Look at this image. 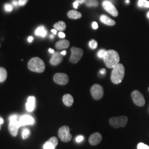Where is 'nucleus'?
<instances>
[{"label":"nucleus","instance_id":"nucleus-1","mask_svg":"<svg viewBox=\"0 0 149 149\" xmlns=\"http://www.w3.org/2000/svg\"><path fill=\"white\" fill-rule=\"evenodd\" d=\"M103 59L107 68L113 69L119 64L120 57L116 50H109L107 51Z\"/></svg>","mask_w":149,"mask_h":149},{"label":"nucleus","instance_id":"nucleus-2","mask_svg":"<svg viewBox=\"0 0 149 149\" xmlns=\"http://www.w3.org/2000/svg\"><path fill=\"white\" fill-rule=\"evenodd\" d=\"M125 75V68L123 64H117L112 70L111 79L114 84H119L122 82Z\"/></svg>","mask_w":149,"mask_h":149},{"label":"nucleus","instance_id":"nucleus-3","mask_svg":"<svg viewBox=\"0 0 149 149\" xmlns=\"http://www.w3.org/2000/svg\"><path fill=\"white\" fill-rule=\"evenodd\" d=\"M28 67L31 71L38 73H42L45 69L44 62L43 60L38 57L33 58L31 59L28 63Z\"/></svg>","mask_w":149,"mask_h":149},{"label":"nucleus","instance_id":"nucleus-4","mask_svg":"<svg viewBox=\"0 0 149 149\" xmlns=\"http://www.w3.org/2000/svg\"><path fill=\"white\" fill-rule=\"evenodd\" d=\"M9 131L13 136H16L17 135L19 128L21 127L19 120H18V116L16 114L12 115L9 118Z\"/></svg>","mask_w":149,"mask_h":149},{"label":"nucleus","instance_id":"nucleus-5","mask_svg":"<svg viewBox=\"0 0 149 149\" xmlns=\"http://www.w3.org/2000/svg\"><path fill=\"white\" fill-rule=\"evenodd\" d=\"M128 118L126 116L112 117L109 119V124L113 128L124 127L128 122Z\"/></svg>","mask_w":149,"mask_h":149},{"label":"nucleus","instance_id":"nucleus-6","mask_svg":"<svg viewBox=\"0 0 149 149\" xmlns=\"http://www.w3.org/2000/svg\"><path fill=\"white\" fill-rule=\"evenodd\" d=\"M58 136L60 139L65 143L69 142L72 139V135L70 133V128L67 125H64L59 129Z\"/></svg>","mask_w":149,"mask_h":149},{"label":"nucleus","instance_id":"nucleus-7","mask_svg":"<svg viewBox=\"0 0 149 149\" xmlns=\"http://www.w3.org/2000/svg\"><path fill=\"white\" fill-rule=\"evenodd\" d=\"M71 55L70 58V61L72 63H77L80 61L84 55V51L81 48L73 47L71 48Z\"/></svg>","mask_w":149,"mask_h":149},{"label":"nucleus","instance_id":"nucleus-8","mask_svg":"<svg viewBox=\"0 0 149 149\" xmlns=\"http://www.w3.org/2000/svg\"><path fill=\"white\" fill-rule=\"evenodd\" d=\"M91 93L95 100H101L104 95L103 88L100 85L95 84L91 88Z\"/></svg>","mask_w":149,"mask_h":149},{"label":"nucleus","instance_id":"nucleus-9","mask_svg":"<svg viewBox=\"0 0 149 149\" xmlns=\"http://www.w3.org/2000/svg\"><path fill=\"white\" fill-rule=\"evenodd\" d=\"M131 96L133 101L137 106H144L145 104V100L144 96L139 91L135 90L133 91Z\"/></svg>","mask_w":149,"mask_h":149},{"label":"nucleus","instance_id":"nucleus-10","mask_svg":"<svg viewBox=\"0 0 149 149\" xmlns=\"http://www.w3.org/2000/svg\"><path fill=\"white\" fill-rule=\"evenodd\" d=\"M102 6L106 11L113 17L118 16V11L116 7L108 1H104L102 2Z\"/></svg>","mask_w":149,"mask_h":149},{"label":"nucleus","instance_id":"nucleus-11","mask_svg":"<svg viewBox=\"0 0 149 149\" xmlns=\"http://www.w3.org/2000/svg\"><path fill=\"white\" fill-rule=\"evenodd\" d=\"M54 82L60 85H66L69 81V76L64 73H57L54 76Z\"/></svg>","mask_w":149,"mask_h":149},{"label":"nucleus","instance_id":"nucleus-12","mask_svg":"<svg viewBox=\"0 0 149 149\" xmlns=\"http://www.w3.org/2000/svg\"><path fill=\"white\" fill-rule=\"evenodd\" d=\"M19 122L21 127L28 125H34L35 124V119L34 118L29 115H23L19 119Z\"/></svg>","mask_w":149,"mask_h":149},{"label":"nucleus","instance_id":"nucleus-13","mask_svg":"<svg viewBox=\"0 0 149 149\" xmlns=\"http://www.w3.org/2000/svg\"><path fill=\"white\" fill-rule=\"evenodd\" d=\"M58 144V140L56 137L53 136L47 140L43 145L44 149H55Z\"/></svg>","mask_w":149,"mask_h":149},{"label":"nucleus","instance_id":"nucleus-14","mask_svg":"<svg viewBox=\"0 0 149 149\" xmlns=\"http://www.w3.org/2000/svg\"><path fill=\"white\" fill-rule=\"evenodd\" d=\"M102 139L101 134L99 133H95L92 134L89 138V143L92 146H95L100 143Z\"/></svg>","mask_w":149,"mask_h":149},{"label":"nucleus","instance_id":"nucleus-15","mask_svg":"<svg viewBox=\"0 0 149 149\" xmlns=\"http://www.w3.org/2000/svg\"><path fill=\"white\" fill-rule=\"evenodd\" d=\"M63 61V56L59 52H54L50 60V63L53 66L58 65Z\"/></svg>","mask_w":149,"mask_h":149},{"label":"nucleus","instance_id":"nucleus-16","mask_svg":"<svg viewBox=\"0 0 149 149\" xmlns=\"http://www.w3.org/2000/svg\"><path fill=\"white\" fill-rule=\"evenodd\" d=\"M36 107V98L33 96H30L27 100L26 107L28 112H31L34 111Z\"/></svg>","mask_w":149,"mask_h":149},{"label":"nucleus","instance_id":"nucleus-17","mask_svg":"<svg viewBox=\"0 0 149 149\" xmlns=\"http://www.w3.org/2000/svg\"><path fill=\"white\" fill-rule=\"evenodd\" d=\"M70 46L69 42L68 40L63 39L59 40L55 44V48L58 50H62L69 48Z\"/></svg>","mask_w":149,"mask_h":149},{"label":"nucleus","instance_id":"nucleus-18","mask_svg":"<svg viewBox=\"0 0 149 149\" xmlns=\"http://www.w3.org/2000/svg\"><path fill=\"white\" fill-rule=\"evenodd\" d=\"M100 20L103 23L106 24L107 26H113L116 24V22L114 21L113 19H112V18H111L110 17L105 15H102L101 16Z\"/></svg>","mask_w":149,"mask_h":149},{"label":"nucleus","instance_id":"nucleus-19","mask_svg":"<svg viewBox=\"0 0 149 149\" xmlns=\"http://www.w3.org/2000/svg\"><path fill=\"white\" fill-rule=\"evenodd\" d=\"M64 104L67 107H71L74 103V98L70 94H66L63 97Z\"/></svg>","mask_w":149,"mask_h":149},{"label":"nucleus","instance_id":"nucleus-20","mask_svg":"<svg viewBox=\"0 0 149 149\" xmlns=\"http://www.w3.org/2000/svg\"><path fill=\"white\" fill-rule=\"evenodd\" d=\"M68 17L72 19H77L81 18L82 14L78 11L70 10L68 12Z\"/></svg>","mask_w":149,"mask_h":149},{"label":"nucleus","instance_id":"nucleus-21","mask_svg":"<svg viewBox=\"0 0 149 149\" xmlns=\"http://www.w3.org/2000/svg\"><path fill=\"white\" fill-rule=\"evenodd\" d=\"M35 34L37 36H40L43 38L45 37L47 34V31L46 30L45 27L43 26H41L38 27L37 29L36 30Z\"/></svg>","mask_w":149,"mask_h":149},{"label":"nucleus","instance_id":"nucleus-22","mask_svg":"<svg viewBox=\"0 0 149 149\" xmlns=\"http://www.w3.org/2000/svg\"><path fill=\"white\" fill-rule=\"evenodd\" d=\"M66 23L64 21L58 22L54 25V28H55V29L61 32L65 31L66 29Z\"/></svg>","mask_w":149,"mask_h":149},{"label":"nucleus","instance_id":"nucleus-23","mask_svg":"<svg viewBox=\"0 0 149 149\" xmlns=\"http://www.w3.org/2000/svg\"><path fill=\"white\" fill-rule=\"evenodd\" d=\"M7 77V72L6 70L3 68L0 67V82H4L6 80Z\"/></svg>","mask_w":149,"mask_h":149},{"label":"nucleus","instance_id":"nucleus-24","mask_svg":"<svg viewBox=\"0 0 149 149\" xmlns=\"http://www.w3.org/2000/svg\"><path fill=\"white\" fill-rule=\"evenodd\" d=\"M85 3L88 7H97L98 1V0H85Z\"/></svg>","mask_w":149,"mask_h":149},{"label":"nucleus","instance_id":"nucleus-25","mask_svg":"<svg viewBox=\"0 0 149 149\" xmlns=\"http://www.w3.org/2000/svg\"><path fill=\"white\" fill-rule=\"evenodd\" d=\"M31 135V131L29 129L25 128L23 130L22 133V136L23 139H26L28 138Z\"/></svg>","mask_w":149,"mask_h":149},{"label":"nucleus","instance_id":"nucleus-26","mask_svg":"<svg viewBox=\"0 0 149 149\" xmlns=\"http://www.w3.org/2000/svg\"><path fill=\"white\" fill-rule=\"evenodd\" d=\"M138 6L140 7L149 8V1L148 0H139Z\"/></svg>","mask_w":149,"mask_h":149},{"label":"nucleus","instance_id":"nucleus-27","mask_svg":"<svg viewBox=\"0 0 149 149\" xmlns=\"http://www.w3.org/2000/svg\"><path fill=\"white\" fill-rule=\"evenodd\" d=\"M98 46V43L97 42V41L92 39L89 42V47L90 48H91L92 49H95L96 48H97Z\"/></svg>","mask_w":149,"mask_h":149},{"label":"nucleus","instance_id":"nucleus-28","mask_svg":"<svg viewBox=\"0 0 149 149\" xmlns=\"http://www.w3.org/2000/svg\"><path fill=\"white\" fill-rule=\"evenodd\" d=\"M106 50H104V49H101V50H100L98 52V53H97L98 57L100 58H101V59H103V57H104V55H105V54L106 53Z\"/></svg>","mask_w":149,"mask_h":149},{"label":"nucleus","instance_id":"nucleus-29","mask_svg":"<svg viewBox=\"0 0 149 149\" xmlns=\"http://www.w3.org/2000/svg\"><path fill=\"white\" fill-rule=\"evenodd\" d=\"M4 8L6 12H11L13 10V6L10 3H6L4 6Z\"/></svg>","mask_w":149,"mask_h":149},{"label":"nucleus","instance_id":"nucleus-30","mask_svg":"<svg viewBox=\"0 0 149 149\" xmlns=\"http://www.w3.org/2000/svg\"><path fill=\"white\" fill-rule=\"evenodd\" d=\"M137 148L138 149H149V146L143 143H140L138 145Z\"/></svg>","mask_w":149,"mask_h":149},{"label":"nucleus","instance_id":"nucleus-31","mask_svg":"<svg viewBox=\"0 0 149 149\" xmlns=\"http://www.w3.org/2000/svg\"><path fill=\"white\" fill-rule=\"evenodd\" d=\"M84 139H85V138L84 137V136H82V135H79L76 138V141L77 143H80V142L84 140Z\"/></svg>","mask_w":149,"mask_h":149},{"label":"nucleus","instance_id":"nucleus-32","mask_svg":"<svg viewBox=\"0 0 149 149\" xmlns=\"http://www.w3.org/2000/svg\"><path fill=\"white\" fill-rule=\"evenodd\" d=\"M28 0H18L19 6H24L27 4V2Z\"/></svg>","mask_w":149,"mask_h":149},{"label":"nucleus","instance_id":"nucleus-33","mask_svg":"<svg viewBox=\"0 0 149 149\" xmlns=\"http://www.w3.org/2000/svg\"><path fill=\"white\" fill-rule=\"evenodd\" d=\"M12 3L13 6L14 7H18V6H19L18 1H17V0H13Z\"/></svg>","mask_w":149,"mask_h":149},{"label":"nucleus","instance_id":"nucleus-34","mask_svg":"<svg viewBox=\"0 0 149 149\" xmlns=\"http://www.w3.org/2000/svg\"><path fill=\"white\" fill-rule=\"evenodd\" d=\"M92 27H93V28L94 29H97V28H98V25L97 23L96 22H93V23H92Z\"/></svg>","mask_w":149,"mask_h":149},{"label":"nucleus","instance_id":"nucleus-35","mask_svg":"<svg viewBox=\"0 0 149 149\" xmlns=\"http://www.w3.org/2000/svg\"><path fill=\"white\" fill-rule=\"evenodd\" d=\"M59 37L61 38H64L65 37V34L63 32H60L59 33Z\"/></svg>","mask_w":149,"mask_h":149},{"label":"nucleus","instance_id":"nucleus-36","mask_svg":"<svg viewBox=\"0 0 149 149\" xmlns=\"http://www.w3.org/2000/svg\"><path fill=\"white\" fill-rule=\"evenodd\" d=\"M79 2H77V1H75L73 3V6H74V7L75 9H77L78 8V6H79Z\"/></svg>","mask_w":149,"mask_h":149},{"label":"nucleus","instance_id":"nucleus-37","mask_svg":"<svg viewBox=\"0 0 149 149\" xmlns=\"http://www.w3.org/2000/svg\"><path fill=\"white\" fill-rule=\"evenodd\" d=\"M100 73L102 74H105L106 73V71L104 69H102L100 70Z\"/></svg>","mask_w":149,"mask_h":149},{"label":"nucleus","instance_id":"nucleus-38","mask_svg":"<svg viewBox=\"0 0 149 149\" xmlns=\"http://www.w3.org/2000/svg\"><path fill=\"white\" fill-rule=\"evenodd\" d=\"M33 40V38L32 37H29L28 38V41L29 43H31Z\"/></svg>","mask_w":149,"mask_h":149},{"label":"nucleus","instance_id":"nucleus-39","mask_svg":"<svg viewBox=\"0 0 149 149\" xmlns=\"http://www.w3.org/2000/svg\"><path fill=\"white\" fill-rule=\"evenodd\" d=\"M76 1H77V2H79V3H85V0H76Z\"/></svg>","mask_w":149,"mask_h":149},{"label":"nucleus","instance_id":"nucleus-40","mask_svg":"<svg viewBox=\"0 0 149 149\" xmlns=\"http://www.w3.org/2000/svg\"><path fill=\"white\" fill-rule=\"evenodd\" d=\"M49 53H50L53 54L55 52H54V50L53 49H51V48H50L49 49Z\"/></svg>","mask_w":149,"mask_h":149},{"label":"nucleus","instance_id":"nucleus-41","mask_svg":"<svg viewBox=\"0 0 149 149\" xmlns=\"http://www.w3.org/2000/svg\"><path fill=\"white\" fill-rule=\"evenodd\" d=\"M51 32H52L54 34H56V33H57V30H56V29H53L51 31Z\"/></svg>","mask_w":149,"mask_h":149},{"label":"nucleus","instance_id":"nucleus-42","mask_svg":"<svg viewBox=\"0 0 149 149\" xmlns=\"http://www.w3.org/2000/svg\"><path fill=\"white\" fill-rule=\"evenodd\" d=\"M3 122H4L3 119L2 118L0 117V125L3 123Z\"/></svg>","mask_w":149,"mask_h":149},{"label":"nucleus","instance_id":"nucleus-43","mask_svg":"<svg viewBox=\"0 0 149 149\" xmlns=\"http://www.w3.org/2000/svg\"><path fill=\"white\" fill-rule=\"evenodd\" d=\"M60 54L62 55H65L66 54V52L65 51V50H64V51H63V52H61Z\"/></svg>","mask_w":149,"mask_h":149},{"label":"nucleus","instance_id":"nucleus-44","mask_svg":"<svg viewBox=\"0 0 149 149\" xmlns=\"http://www.w3.org/2000/svg\"><path fill=\"white\" fill-rule=\"evenodd\" d=\"M50 38H51V39H53V38L54 37V35H53V34H52V35H50Z\"/></svg>","mask_w":149,"mask_h":149},{"label":"nucleus","instance_id":"nucleus-45","mask_svg":"<svg viewBox=\"0 0 149 149\" xmlns=\"http://www.w3.org/2000/svg\"><path fill=\"white\" fill-rule=\"evenodd\" d=\"M126 2L128 3H129V0H126Z\"/></svg>","mask_w":149,"mask_h":149},{"label":"nucleus","instance_id":"nucleus-46","mask_svg":"<svg viewBox=\"0 0 149 149\" xmlns=\"http://www.w3.org/2000/svg\"><path fill=\"white\" fill-rule=\"evenodd\" d=\"M147 16H148V17L149 18V12L148 13V14H147Z\"/></svg>","mask_w":149,"mask_h":149},{"label":"nucleus","instance_id":"nucleus-47","mask_svg":"<svg viewBox=\"0 0 149 149\" xmlns=\"http://www.w3.org/2000/svg\"><path fill=\"white\" fill-rule=\"evenodd\" d=\"M0 129H1V125H0Z\"/></svg>","mask_w":149,"mask_h":149},{"label":"nucleus","instance_id":"nucleus-48","mask_svg":"<svg viewBox=\"0 0 149 149\" xmlns=\"http://www.w3.org/2000/svg\"></svg>","mask_w":149,"mask_h":149},{"label":"nucleus","instance_id":"nucleus-49","mask_svg":"<svg viewBox=\"0 0 149 149\" xmlns=\"http://www.w3.org/2000/svg\"><path fill=\"white\" fill-rule=\"evenodd\" d=\"M0 46H1V45H0Z\"/></svg>","mask_w":149,"mask_h":149},{"label":"nucleus","instance_id":"nucleus-50","mask_svg":"<svg viewBox=\"0 0 149 149\" xmlns=\"http://www.w3.org/2000/svg\"></svg>","mask_w":149,"mask_h":149}]
</instances>
